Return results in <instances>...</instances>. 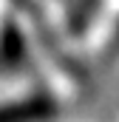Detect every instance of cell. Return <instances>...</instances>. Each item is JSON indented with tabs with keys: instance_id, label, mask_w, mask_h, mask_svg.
I'll return each instance as SVG.
<instances>
[{
	"instance_id": "2",
	"label": "cell",
	"mask_w": 119,
	"mask_h": 122,
	"mask_svg": "<svg viewBox=\"0 0 119 122\" xmlns=\"http://www.w3.org/2000/svg\"><path fill=\"white\" fill-rule=\"evenodd\" d=\"M3 54H6V60L11 62H20L23 60V51H26V46H23V37H20V31H17V26L14 23H9L6 29H3Z\"/></svg>"
},
{
	"instance_id": "1",
	"label": "cell",
	"mask_w": 119,
	"mask_h": 122,
	"mask_svg": "<svg viewBox=\"0 0 119 122\" xmlns=\"http://www.w3.org/2000/svg\"><path fill=\"white\" fill-rule=\"evenodd\" d=\"M51 114H54V102L48 97H26L0 105V122H43Z\"/></svg>"
},
{
	"instance_id": "3",
	"label": "cell",
	"mask_w": 119,
	"mask_h": 122,
	"mask_svg": "<svg viewBox=\"0 0 119 122\" xmlns=\"http://www.w3.org/2000/svg\"><path fill=\"white\" fill-rule=\"evenodd\" d=\"M114 43L119 46V23H116V31H114Z\"/></svg>"
}]
</instances>
